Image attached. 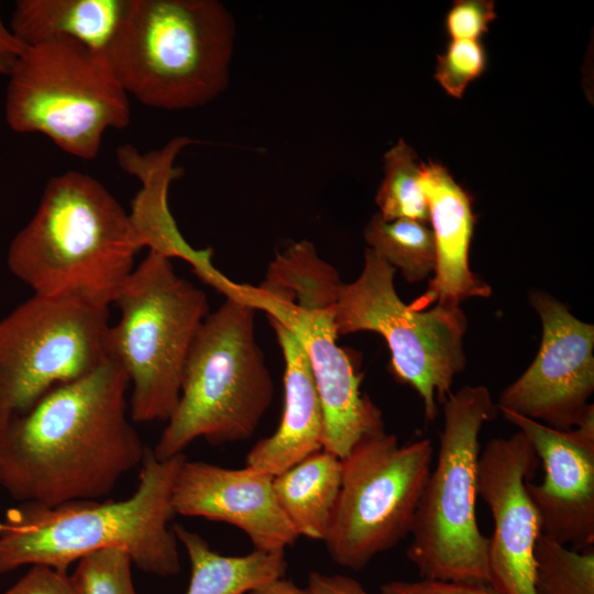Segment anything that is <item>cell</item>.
I'll return each mask as SVG.
<instances>
[{"label": "cell", "mask_w": 594, "mask_h": 594, "mask_svg": "<svg viewBox=\"0 0 594 594\" xmlns=\"http://www.w3.org/2000/svg\"><path fill=\"white\" fill-rule=\"evenodd\" d=\"M273 479L249 466L182 463L172 493L175 514L223 521L241 529L254 550L285 551L299 538L279 507Z\"/></svg>", "instance_id": "cell-16"}, {"label": "cell", "mask_w": 594, "mask_h": 594, "mask_svg": "<svg viewBox=\"0 0 594 594\" xmlns=\"http://www.w3.org/2000/svg\"><path fill=\"white\" fill-rule=\"evenodd\" d=\"M142 248L110 191L69 170L47 182L34 216L10 244L8 266L34 295L109 307Z\"/></svg>", "instance_id": "cell-3"}, {"label": "cell", "mask_w": 594, "mask_h": 594, "mask_svg": "<svg viewBox=\"0 0 594 594\" xmlns=\"http://www.w3.org/2000/svg\"><path fill=\"white\" fill-rule=\"evenodd\" d=\"M495 19L493 1L459 0L448 11L444 28L451 40H479Z\"/></svg>", "instance_id": "cell-28"}, {"label": "cell", "mask_w": 594, "mask_h": 594, "mask_svg": "<svg viewBox=\"0 0 594 594\" xmlns=\"http://www.w3.org/2000/svg\"><path fill=\"white\" fill-rule=\"evenodd\" d=\"M113 304L120 319L108 330L107 353L129 377L130 418L167 421L180 397L191 344L209 314L207 296L179 276L169 258L148 251Z\"/></svg>", "instance_id": "cell-7"}, {"label": "cell", "mask_w": 594, "mask_h": 594, "mask_svg": "<svg viewBox=\"0 0 594 594\" xmlns=\"http://www.w3.org/2000/svg\"><path fill=\"white\" fill-rule=\"evenodd\" d=\"M432 457L430 439L400 446L385 431L341 460V487L324 539L334 563L360 571L410 535Z\"/></svg>", "instance_id": "cell-11"}, {"label": "cell", "mask_w": 594, "mask_h": 594, "mask_svg": "<svg viewBox=\"0 0 594 594\" xmlns=\"http://www.w3.org/2000/svg\"><path fill=\"white\" fill-rule=\"evenodd\" d=\"M421 185L428 201L437 261L428 289L409 306L426 310L436 301L460 305L468 298L490 297L491 286L469 265L475 224L472 197L443 165L432 161L421 163Z\"/></svg>", "instance_id": "cell-17"}, {"label": "cell", "mask_w": 594, "mask_h": 594, "mask_svg": "<svg viewBox=\"0 0 594 594\" xmlns=\"http://www.w3.org/2000/svg\"><path fill=\"white\" fill-rule=\"evenodd\" d=\"M280 346L284 371V409L276 431L248 452L245 466L276 476L323 447V413L315 380L294 333L268 319Z\"/></svg>", "instance_id": "cell-18"}, {"label": "cell", "mask_w": 594, "mask_h": 594, "mask_svg": "<svg viewBox=\"0 0 594 594\" xmlns=\"http://www.w3.org/2000/svg\"><path fill=\"white\" fill-rule=\"evenodd\" d=\"M109 307L34 295L0 320V426L107 358Z\"/></svg>", "instance_id": "cell-12"}, {"label": "cell", "mask_w": 594, "mask_h": 594, "mask_svg": "<svg viewBox=\"0 0 594 594\" xmlns=\"http://www.w3.org/2000/svg\"><path fill=\"white\" fill-rule=\"evenodd\" d=\"M234 41L233 15L220 1L129 0L106 55L128 96L186 110L226 90Z\"/></svg>", "instance_id": "cell-5"}, {"label": "cell", "mask_w": 594, "mask_h": 594, "mask_svg": "<svg viewBox=\"0 0 594 594\" xmlns=\"http://www.w3.org/2000/svg\"><path fill=\"white\" fill-rule=\"evenodd\" d=\"M129 388L125 371L108 356L0 426V488L47 507L110 494L146 449L128 417Z\"/></svg>", "instance_id": "cell-1"}, {"label": "cell", "mask_w": 594, "mask_h": 594, "mask_svg": "<svg viewBox=\"0 0 594 594\" xmlns=\"http://www.w3.org/2000/svg\"><path fill=\"white\" fill-rule=\"evenodd\" d=\"M173 529L190 562L186 594H248L285 576V551L253 550L244 556H223L212 550L199 534L178 524Z\"/></svg>", "instance_id": "cell-22"}, {"label": "cell", "mask_w": 594, "mask_h": 594, "mask_svg": "<svg viewBox=\"0 0 594 594\" xmlns=\"http://www.w3.org/2000/svg\"><path fill=\"white\" fill-rule=\"evenodd\" d=\"M338 271L306 240L270 263L258 286L239 285L256 310L288 328L308 360L323 413V447L344 459L362 440L385 432L381 409L361 393V376L339 346Z\"/></svg>", "instance_id": "cell-6"}, {"label": "cell", "mask_w": 594, "mask_h": 594, "mask_svg": "<svg viewBox=\"0 0 594 594\" xmlns=\"http://www.w3.org/2000/svg\"><path fill=\"white\" fill-rule=\"evenodd\" d=\"M28 47L0 18V75L10 76Z\"/></svg>", "instance_id": "cell-32"}, {"label": "cell", "mask_w": 594, "mask_h": 594, "mask_svg": "<svg viewBox=\"0 0 594 594\" xmlns=\"http://www.w3.org/2000/svg\"><path fill=\"white\" fill-rule=\"evenodd\" d=\"M497 413L483 385L463 386L443 403L437 462L420 496L406 552L421 579L488 583V537L476 518L479 438Z\"/></svg>", "instance_id": "cell-8"}, {"label": "cell", "mask_w": 594, "mask_h": 594, "mask_svg": "<svg viewBox=\"0 0 594 594\" xmlns=\"http://www.w3.org/2000/svg\"><path fill=\"white\" fill-rule=\"evenodd\" d=\"M184 453L167 460L146 447L138 487L121 501H74L54 507L19 503L0 518V575L24 565L68 568L95 551L120 547L145 573L179 572L178 540L170 524L172 493Z\"/></svg>", "instance_id": "cell-2"}, {"label": "cell", "mask_w": 594, "mask_h": 594, "mask_svg": "<svg viewBox=\"0 0 594 594\" xmlns=\"http://www.w3.org/2000/svg\"><path fill=\"white\" fill-rule=\"evenodd\" d=\"M375 201L384 220L429 222L428 201L421 185V162L402 139L384 155V178Z\"/></svg>", "instance_id": "cell-24"}, {"label": "cell", "mask_w": 594, "mask_h": 594, "mask_svg": "<svg viewBox=\"0 0 594 594\" xmlns=\"http://www.w3.org/2000/svg\"><path fill=\"white\" fill-rule=\"evenodd\" d=\"M531 443L544 469L540 484L526 482L541 535L573 550L594 544V407L578 426L560 430L499 411Z\"/></svg>", "instance_id": "cell-15"}, {"label": "cell", "mask_w": 594, "mask_h": 594, "mask_svg": "<svg viewBox=\"0 0 594 594\" xmlns=\"http://www.w3.org/2000/svg\"><path fill=\"white\" fill-rule=\"evenodd\" d=\"M248 594H308V592L306 587H301L284 576L260 585Z\"/></svg>", "instance_id": "cell-33"}, {"label": "cell", "mask_w": 594, "mask_h": 594, "mask_svg": "<svg viewBox=\"0 0 594 594\" xmlns=\"http://www.w3.org/2000/svg\"><path fill=\"white\" fill-rule=\"evenodd\" d=\"M226 295L200 326L186 362L180 397L152 451L167 460L196 439L212 446L248 440L274 398V382L255 336L256 308L221 273Z\"/></svg>", "instance_id": "cell-4"}, {"label": "cell", "mask_w": 594, "mask_h": 594, "mask_svg": "<svg viewBox=\"0 0 594 594\" xmlns=\"http://www.w3.org/2000/svg\"><path fill=\"white\" fill-rule=\"evenodd\" d=\"M132 564L125 549L110 547L79 559L70 576L80 594H136Z\"/></svg>", "instance_id": "cell-26"}, {"label": "cell", "mask_w": 594, "mask_h": 594, "mask_svg": "<svg viewBox=\"0 0 594 594\" xmlns=\"http://www.w3.org/2000/svg\"><path fill=\"white\" fill-rule=\"evenodd\" d=\"M308 594H370L355 579L312 571L307 581Z\"/></svg>", "instance_id": "cell-31"}, {"label": "cell", "mask_w": 594, "mask_h": 594, "mask_svg": "<svg viewBox=\"0 0 594 594\" xmlns=\"http://www.w3.org/2000/svg\"><path fill=\"white\" fill-rule=\"evenodd\" d=\"M4 594H80L72 576L46 565H31Z\"/></svg>", "instance_id": "cell-29"}, {"label": "cell", "mask_w": 594, "mask_h": 594, "mask_svg": "<svg viewBox=\"0 0 594 594\" xmlns=\"http://www.w3.org/2000/svg\"><path fill=\"white\" fill-rule=\"evenodd\" d=\"M6 119L64 152L95 158L105 132L130 123V103L106 53L67 41L29 46L10 75Z\"/></svg>", "instance_id": "cell-9"}, {"label": "cell", "mask_w": 594, "mask_h": 594, "mask_svg": "<svg viewBox=\"0 0 594 594\" xmlns=\"http://www.w3.org/2000/svg\"><path fill=\"white\" fill-rule=\"evenodd\" d=\"M530 305L542 324L539 351L499 395L498 411H512L568 430L594 407V326L579 320L553 296L532 290Z\"/></svg>", "instance_id": "cell-13"}, {"label": "cell", "mask_w": 594, "mask_h": 594, "mask_svg": "<svg viewBox=\"0 0 594 594\" xmlns=\"http://www.w3.org/2000/svg\"><path fill=\"white\" fill-rule=\"evenodd\" d=\"M129 0H19L10 30L28 46L67 41L106 53Z\"/></svg>", "instance_id": "cell-20"}, {"label": "cell", "mask_w": 594, "mask_h": 594, "mask_svg": "<svg viewBox=\"0 0 594 594\" xmlns=\"http://www.w3.org/2000/svg\"><path fill=\"white\" fill-rule=\"evenodd\" d=\"M196 143L188 136H176L163 148L146 154L131 145L117 150L120 167L138 177L142 184L132 200L129 212L142 246L172 260L188 262L194 272L204 279L216 267L211 263V250L193 248L180 233L168 207V188L183 169L174 166L177 154L187 145Z\"/></svg>", "instance_id": "cell-19"}, {"label": "cell", "mask_w": 594, "mask_h": 594, "mask_svg": "<svg viewBox=\"0 0 594 594\" xmlns=\"http://www.w3.org/2000/svg\"><path fill=\"white\" fill-rule=\"evenodd\" d=\"M369 249L377 253L409 283L426 279L436 270L433 233L424 223L411 219L384 220L377 212L364 229Z\"/></svg>", "instance_id": "cell-23"}, {"label": "cell", "mask_w": 594, "mask_h": 594, "mask_svg": "<svg viewBox=\"0 0 594 594\" xmlns=\"http://www.w3.org/2000/svg\"><path fill=\"white\" fill-rule=\"evenodd\" d=\"M538 464L520 431L490 440L480 452L477 494L494 521L488 537V584L499 594H537L535 549L541 531L526 482Z\"/></svg>", "instance_id": "cell-14"}, {"label": "cell", "mask_w": 594, "mask_h": 594, "mask_svg": "<svg viewBox=\"0 0 594 594\" xmlns=\"http://www.w3.org/2000/svg\"><path fill=\"white\" fill-rule=\"evenodd\" d=\"M341 479V459L324 449L274 476L277 503L299 537L324 541Z\"/></svg>", "instance_id": "cell-21"}, {"label": "cell", "mask_w": 594, "mask_h": 594, "mask_svg": "<svg viewBox=\"0 0 594 594\" xmlns=\"http://www.w3.org/2000/svg\"><path fill=\"white\" fill-rule=\"evenodd\" d=\"M381 594H499L488 583L453 582L421 579L391 581L381 586Z\"/></svg>", "instance_id": "cell-30"}, {"label": "cell", "mask_w": 594, "mask_h": 594, "mask_svg": "<svg viewBox=\"0 0 594 594\" xmlns=\"http://www.w3.org/2000/svg\"><path fill=\"white\" fill-rule=\"evenodd\" d=\"M395 272L377 253L366 249L359 277L341 284L336 305L337 330L339 334H381L389 348L396 377L418 393L425 418L432 422L438 403L446 402L455 375L464 370L468 320L455 304L413 309L395 289Z\"/></svg>", "instance_id": "cell-10"}, {"label": "cell", "mask_w": 594, "mask_h": 594, "mask_svg": "<svg viewBox=\"0 0 594 594\" xmlns=\"http://www.w3.org/2000/svg\"><path fill=\"white\" fill-rule=\"evenodd\" d=\"M537 594H594V548L573 550L540 534L535 549Z\"/></svg>", "instance_id": "cell-25"}, {"label": "cell", "mask_w": 594, "mask_h": 594, "mask_svg": "<svg viewBox=\"0 0 594 594\" xmlns=\"http://www.w3.org/2000/svg\"><path fill=\"white\" fill-rule=\"evenodd\" d=\"M487 55L479 40H452L438 56L435 78L443 90L461 98L468 85L486 69Z\"/></svg>", "instance_id": "cell-27"}]
</instances>
